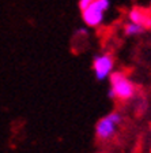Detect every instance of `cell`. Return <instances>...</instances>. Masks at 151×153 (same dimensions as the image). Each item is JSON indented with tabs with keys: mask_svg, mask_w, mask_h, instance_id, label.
I'll return each mask as SVG.
<instances>
[{
	"mask_svg": "<svg viewBox=\"0 0 151 153\" xmlns=\"http://www.w3.org/2000/svg\"><path fill=\"white\" fill-rule=\"evenodd\" d=\"M136 93V86L125 74L114 71L110 74V89L108 96L110 99H117L121 101L131 100Z\"/></svg>",
	"mask_w": 151,
	"mask_h": 153,
	"instance_id": "6da1fadb",
	"label": "cell"
},
{
	"mask_svg": "<svg viewBox=\"0 0 151 153\" xmlns=\"http://www.w3.org/2000/svg\"><path fill=\"white\" fill-rule=\"evenodd\" d=\"M123 122V115L120 112H110L106 116L101 118L95 126L97 138L101 141H109L116 135L117 128Z\"/></svg>",
	"mask_w": 151,
	"mask_h": 153,
	"instance_id": "7a4b0ae2",
	"label": "cell"
},
{
	"mask_svg": "<svg viewBox=\"0 0 151 153\" xmlns=\"http://www.w3.org/2000/svg\"><path fill=\"white\" fill-rule=\"evenodd\" d=\"M110 7L109 0H93V3L82 11V18L85 23L91 27H97L104 21L105 13Z\"/></svg>",
	"mask_w": 151,
	"mask_h": 153,
	"instance_id": "3957f363",
	"label": "cell"
},
{
	"mask_svg": "<svg viewBox=\"0 0 151 153\" xmlns=\"http://www.w3.org/2000/svg\"><path fill=\"white\" fill-rule=\"evenodd\" d=\"M113 67H114V60L110 53H101L94 57L93 70H94L95 78L98 81L106 79L113 71Z\"/></svg>",
	"mask_w": 151,
	"mask_h": 153,
	"instance_id": "277c9868",
	"label": "cell"
},
{
	"mask_svg": "<svg viewBox=\"0 0 151 153\" xmlns=\"http://www.w3.org/2000/svg\"><path fill=\"white\" fill-rule=\"evenodd\" d=\"M128 18L131 22L142 25L144 29H150L151 26V14L143 8H139V7H135L129 11Z\"/></svg>",
	"mask_w": 151,
	"mask_h": 153,
	"instance_id": "5b68a950",
	"label": "cell"
},
{
	"mask_svg": "<svg viewBox=\"0 0 151 153\" xmlns=\"http://www.w3.org/2000/svg\"><path fill=\"white\" fill-rule=\"evenodd\" d=\"M144 30L146 29L142 25H138V23H133V22H129L124 26V33L127 36H139L142 34Z\"/></svg>",
	"mask_w": 151,
	"mask_h": 153,
	"instance_id": "8992f818",
	"label": "cell"
},
{
	"mask_svg": "<svg viewBox=\"0 0 151 153\" xmlns=\"http://www.w3.org/2000/svg\"><path fill=\"white\" fill-rule=\"evenodd\" d=\"M91 3H93V0H79V3H78L79 10H80V11H83L86 7H88Z\"/></svg>",
	"mask_w": 151,
	"mask_h": 153,
	"instance_id": "52a82bcc",
	"label": "cell"
},
{
	"mask_svg": "<svg viewBox=\"0 0 151 153\" xmlns=\"http://www.w3.org/2000/svg\"><path fill=\"white\" fill-rule=\"evenodd\" d=\"M75 33L78 36H87L88 34V32H87V29H86V27H79Z\"/></svg>",
	"mask_w": 151,
	"mask_h": 153,
	"instance_id": "ba28073f",
	"label": "cell"
},
{
	"mask_svg": "<svg viewBox=\"0 0 151 153\" xmlns=\"http://www.w3.org/2000/svg\"><path fill=\"white\" fill-rule=\"evenodd\" d=\"M150 29H151V26H150Z\"/></svg>",
	"mask_w": 151,
	"mask_h": 153,
	"instance_id": "9c48e42d",
	"label": "cell"
}]
</instances>
